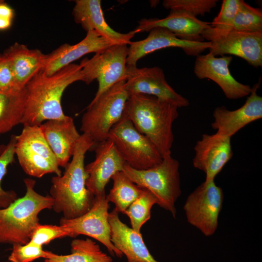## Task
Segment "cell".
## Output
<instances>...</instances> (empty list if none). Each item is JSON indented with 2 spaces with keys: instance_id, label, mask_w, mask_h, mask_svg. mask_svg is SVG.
<instances>
[{
  "instance_id": "obj_20",
  "label": "cell",
  "mask_w": 262,
  "mask_h": 262,
  "mask_svg": "<svg viewBox=\"0 0 262 262\" xmlns=\"http://www.w3.org/2000/svg\"><path fill=\"white\" fill-rule=\"evenodd\" d=\"M115 44L94 31L87 32L86 36L79 43L64 44L47 54L41 71L47 75H52L87 54L96 53Z\"/></svg>"
},
{
  "instance_id": "obj_33",
  "label": "cell",
  "mask_w": 262,
  "mask_h": 262,
  "mask_svg": "<svg viewBox=\"0 0 262 262\" xmlns=\"http://www.w3.org/2000/svg\"><path fill=\"white\" fill-rule=\"evenodd\" d=\"M242 1L223 0L218 15L210 22L211 27L219 31H229Z\"/></svg>"
},
{
  "instance_id": "obj_8",
  "label": "cell",
  "mask_w": 262,
  "mask_h": 262,
  "mask_svg": "<svg viewBox=\"0 0 262 262\" xmlns=\"http://www.w3.org/2000/svg\"><path fill=\"white\" fill-rule=\"evenodd\" d=\"M15 155L23 170L27 175L38 178L62 171L57 159L38 126H23L16 136Z\"/></svg>"
},
{
  "instance_id": "obj_16",
  "label": "cell",
  "mask_w": 262,
  "mask_h": 262,
  "mask_svg": "<svg viewBox=\"0 0 262 262\" xmlns=\"http://www.w3.org/2000/svg\"><path fill=\"white\" fill-rule=\"evenodd\" d=\"M96 144L95 159L85 166L88 175L86 186L94 196L105 194L107 184L126 164L109 139Z\"/></svg>"
},
{
  "instance_id": "obj_4",
  "label": "cell",
  "mask_w": 262,
  "mask_h": 262,
  "mask_svg": "<svg viewBox=\"0 0 262 262\" xmlns=\"http://www.w3.org/2000/svg\"><path fill=\"white\" fill-rule=\"evenodd\" d=\"M26 192L8 206L0 208V244L24 245L40 224L38 215L45 209H51L53 199L34 190L36 181L24 180Z\"/></svg>"
},
{
  "instance_id": "obj_24",
  "label": "cell",
  "mask_w": 262,
  "mask_h": 262,
  "mask_svg": "<svg viewBox=\"0 0 262 262\" xmlns=\"http://www.w3.org/2000/svg\"><path fill=\"white\" fill-rule=\"evenodd\" d=\"M12 68L16 87L21 89L43 67L47 54L38 49H30L16 42L3 53Z\"/></svg>"
},
{
  "instance_id": "obj_9",
  "label": "cell",
  "mask_w": 262,
  "mask_h": 262,
  "mask_svg": "<svg viewBox=\"0 0 262 262\" xmlns=\"http://www.w3.org/2000/svg\"><path fill=\"white\" fill-rule=\"evenodd\" d=\"M127 44H115L97 53L91 58H85L79 64L83 75V82L89 84L95 80L98 88L94 98L105 90L126 80Z\"/></svg>"
},
{
  "instance_id": "obj_32",
  "label": "cell",
  "mask_w": 262,
  "mask_h": 262,
  "mask_svg": "<svg viewBox=\"0 0 262 262\" xmlns=\"http://www.w3.org/2000/svg\"><path fill=\"white\" fill-rule=\"evenodd\" d=\"M12 251L8 257L11 262H32L40 258H49L53 252L44 250L43 246L30 242L22 245H12Z\"/></svg>"
},
{
  "instance_id": "obj_23",
  "label": "cell",
  "mask_w": 262,
  "mask_h": 262,
  "mask_svg": "<svg viewBox=\"0 0 262 262\" xmlns=\"http://www.w3.org/2000/svg\"><path fill=\"white\" fill-rule=\"evenodd\" d=\"M108 221L111 242L126 257L128 262H159L149 252L141 233L123 223L115 209L109 213Z\"/></svg>"
},
{
  "instance_id": "obj_35",
  "label": "cell",
  "mask_w": 262,
  "mask_h": 262,
  "mask_svg": "<svg viewBox=\"0 0 262 262\" xmlns=\"http://www.w3.org/2000/svg\"><path fill=\"white\" fill-rule=\"evenodd\" d=\"M16 90L15 79L9 61L3 53L0 54V92Z\"/></svg>"
},
{
  "instance_id": "obj_28",
  "label": "cell",
  "mask_w": 262,
  "mask_h": 262,
  "mask_svg": "<svg viewBox=\"0 0 262 262\" xmlns=\"http://www.w3.org/2000/svg\"><path fill=\"white\" fill-rule=\"evenodd\" d=\"M155 204H157V199L155 196L143 188L141 195L123 213L129 217L134 231L140 233L142 226L150 218L151 210Z\"/></svg>"
},
{
  "instance_id": "obj_22",
  "label": "cell",
  "mask_w": 262,
  "mask_h": 262,
  "mask_svg": "<svg viewBox=\"0 0 262 262\" xmlns=\"http://www.w3.org/2000/svg\"><path fill=\"white\" fill-rule=\"evenodd\" d=\"M39 127L59 166L65 168L81 136L73 119L67 116L63 119L50 120Z\"/></svg>"
},
{
  "instance_id": "obj_27",
  "label": "cell",
  "mask_w": 262,
  "mask_h": 262,
  "mask_svg": "<svg viewBox=\"0 0 262 262\" xmlns=\"http://www.w3.org/2000/svg\"><path fill=\"white\" fill-rule=\"evenodd\" d=\"M113 187L106 196L107 201L113 203L118 213H123L142 192L143 188L133 183L122 171L112 177Z\"/></svg>"
},
{
  "instance_id": "obj_29",
  "label": "cell",
  "mask_w": 262,
  "mask_h": 262,
  "mask_svg": "<svg viewBox=\"0 0 262 262\" xmlns=\"http://www.w3.org/2000/svg\"><path fill=\"white\" fill-rule=\"evenodd\" d=\"M229 30L247 33L262 32V10L252 7L242 0Z\"/></svg>"
},
{
  "instance_id": "obj_6",
  "label": "cell",
  "mask_w": 262,
  "mask_h": 262,
  "mask_svg": "<svg viewBox=\"0 0 262 262\" xmlns=\"http://www.w3.org/2000/svg\"><path fill=\"white\" fill-rule=\"evenodd\" d=\"M126 81L118 82L94 98L82 117L81 131L95 144L107 139L111 129L123 115L129 97Z\"/></svg>"
},
{
  "instance_id": "obj_19",
  "label": "cell",
  "mask_w": 262,
  "mask_h": 262,
  "mask_svg": "<svg viewBox=\"0 0 262 262\" xmlns=\"http://www.w3.org/2000/svg\"><path fill=\"white\" fill-rule=\"evenodd\" d=\"M211 26L205 22L183 11L171 10L164 18H143L138 21L133 31L135 34L149 32L155 27L166 29L178 38L193 41H204L202 37L204 31Z\"/></svg>"
},
{
  "instance_id": "obj_1",
  "label": "cell",
  "mask_w": 262,
  "mask_h": 262,
  "mask_svg": "<svg viewBox=\"0 0 262 262\" xmlns=\"http://www.w3.org/2000/svg\"><path fill=\"white\" fill-rule=\"evenodd\" d=\"M77 81L83 82L82 68L78 64H70L50 75L39 71L25 86L26 98L21 124L39 126L44 121L66 118L62 97L66 89Z\"/></svg>"
},
{
  "instance_id": "obj_14",
  "label": "cell",
  "mask_w": 262,
  "mask_h": 262,
  "mask_svg": "<svg viewBox=\"0 0 262 262\" xmlns=\"http://www.w3.org/2000/svg\"><path fill=\"white\" fill-rule=\"evenodd\" d=\"M211 47L210 42L182 39L166 29L155 27L149 31V34L146 38L130 43L127 66H136L137 61L141 58L163 49L179 48L182 49L187 55L197 56Z\"/></svg>"
},
{
  "instance_id": "obj_21",
  "label": "cell",
  "mask_w": 262,
  "mask_h": 262,
  "mask_svg": "<svg viewBox=\"0 0 262 262\" xmlns=\"http://www.w3.org/2000/svg\"><path fill=\"white\" fill-rule=\"evenodd\" d=\"M72 15L75 22L86 32L94 31L115 44L129 45L135 34L133 30L121 33L112 29L106 22L100 0H76Z\"/></svg>"
},
{
  "instance_id": "obj_15",
  "label": "cell",
  "mask_w": 262,
  "mask_h": 262,
  "mask_svg": "<svg viewBox=\"0 0 262 262\" xmlns=\"http://www.w3.org/2000/svg\"><path fill=\"white\" fill-rule=\"evenodd\" d=\"M231 56L216 57L212 53L196 56L194 72L199 79H209L221 88L225 96L229 99H237L249 96L252 88L238 82L231 74L229 66Z\"/></svg>"
},
{
  "instance_id": "obj_3",
  "label": "cell",
  "mask_w": 262,
  "mask_h": 262,
  "mask_svg": "<svg viewBox=\"0 0 262 262\" xmlns=\"http://www.w3.org/2000/svg\"><path fill=\"white\" fill-rule=\"evenodd\" d=\"M176 106L154 96H129L124 115L154 145L163 158L171 154L174 142L173 124L179 116Z\"/></svg>"
},
{
  "instance_id": "obj_25",
  "label": "cell",
  "mask_w": 262,
  "mask_h": 262,
  "mask_svg": "<svg viewBox=\"0 0 262 262\" xmlns=\"http://www.w3.org/2000/svg\"><path fill=\"white\" fill-rule=\"evenodd\" d=\"M26 98L25 87L11 92H0V135L21 123Z\"/></svg>"
},
{
  "instance_id": "obj_13",
  "label": "cell",
  "mask_w": 262,
  "mask_h": 262,
  "mask_svg": "<svg viewBox=\"0 0 262 262\" xmlns=\"http://www.w3.org/2000/svg\"><path fill=\"white\" fill-rule=\"evenodd\" d=\"M125 86L129 96L134 94L152 96L178 108L189 105L188 99L168 84L163 69L158 66L138 68L136 66H127Z\"/></svg>"
},
{
  "instance_id": "obj_26",
  "label": "cell",
  "mask_w": 262,
  "mask_h": 262,
  "mask_svg": "<svg viewBox=\"0 0 262 262\" xmlns=\"http://www.w3.org/2000/svg\"><path fill=\"white\" fill-rule=\"evenodd\" d=\"M71 253L58 255L54 253L44 262H113L112 257L103 252L99 246L89 239L72 241Z\"/></svg>"
},
{
  "instance_id": "obj_7",
  "label": "cell",
  "mask_w": 262,
  "mask_h": 262,
  "mask_svg": "<svg viewBox=\"0 0 262 262\" xmlns=\"http://www.w3.org/2000/svg\"><path fill=\"white\" fill-rule=\"evenodd\" d=\"M108 139L114 143L126 163L134 169H147L163 160L154 145L124 114L110 130Z\"/></svg>"
},
{
  "instance_id": "obj_11",
  "label": "cell",
  "mask_w": 262,
  "mask_h": 262,
  "mask_svg": "<svg viewBox=\"0 0 262 262\" xmlns=\"http://www.w3.org/2000/svg\"><path fill=\"white\" fill-rule=\"evenodd\" d=\"M202 37L211 42L209 52L215 56L233 55L254 67L262 66V32L222 31L210 26L204 31Z\"/></svg>"
},
{
  "instance_id": "obj_17",
  "label": "cell",
  "mask_w": 262,
  "mask_h": 262,
  "mask_svg": "<svg viewBox=\"0 0 262 262\" xmlns=\"http://www.w3.org/2000/svg\"><path fill=\"white\" fill-rule=\"evenodd\" d=\"M194 150L193 166L205 173V180H214L233 156L231 137L217 132L203 134Z\"/></svg>"
},
{
  "instance_id": "obj_5",
  "label": "cell",
  "mask_w": 262,
  "mask_h": 262,
  "mask_svg": "<svg viewBox=\"0 0 262 262\" xmlns=\"http://www.w3.org/2000/svg\"><path fill=\"white\" fill-rule=\"evenodd\" d=\"M179 169V161L170 154L149 168L137 170L126 164L122 171L136 185L152 193L157 199V204L175 218L176 202L181 194Z\"/></svg>"
},
{
  "instance_id": "obj_31",
  "label": "cell",
  "mask_w": 262,
  "mask_h": 262,
  "mask_svg": "<svg viewBox=\"0 0 262 262\" xmlns=\"http://www.w3.org/2000/svg\"><path fill=\"white\" fill-rule=\"evenodd\" d=\"M218 1L217 0H164L163 5L170 10L183 11L196 16L210 12Z\"/></svg>"
},
{
  "instance_id": "obj_36",
  "label": "cell",
  "mask_w": 262,
  "mask_h": 262,
  "mask_svg": "<svg viewBox=\"0 0 262 262\" xmlns=\"http://www.w3.org/2000/svg\"><path fill=\"white\" fill-rule=\"evenodd\" d=\"M14 16L13 9L4 0L0 3V30L9 29Z\"/></svg>"
},
{
  "instance_id": "obj_2",
  "label": "cell",
  "mask_w": 262,
  "mask_h": 262,
  "mask_svg": "<svg viewBox=\"0 0 262 262\" xmlns=\"http://www.w3.org/2000/svg\"><path fill=\"white\" fill-rule=\"evenodd\" d=\"M95 145L86 134L82 133L77 143L72 160L61 176L52 178L50 196L52 209L61 213L63 218L72 219L86 213L92 208L95 196L86 186L88 175L85 170V154Z\"/></svg>"
},
{
  "instance_id": "obj_12",
  "label": "cell",
  "mask_w": 262,
  "mask_h": 262,
  "mask_svg": "<svg viewBox=\"0 0 262 262\" xmlns=\"http://www.w3.org/2000/svg\"><path fill=\"white\" fill-rule=\"evenodd\" d=\"M106 194L95 196L92 208L85 214L72 219L62 218L60 225L65 228L70 237L84 235L100 242L113 256L121 258L123 254L111 240V229L108 221L110 208Z\"/></svg>"
},
{
  "instance_id": "obj_18",
  "label": "cell",
  "mask_w": 262,
  "mask_h": 262,
  "mask_svg": "<svg viewBox=\"0 0 262 262\" xmlns=\"http://www.w3.org/2000/svg\"><path fill=\"white\" fill-rule=\"evenodd\" d=\"M260 84L254 85L246 102L239 108L230 111L220 106L214 109L211 126L216 132L231 137L247 124L262 118V98L257 93Z\"/></svg>"
},
{
  "instance_id": "obj_34",
  "label": "cell",
  "mask_w": 262,
  "mask_h": 262,
  "mask_svg": "<svg viewBox=\"0 0 262 262\" xmlns=\"http://www.w3.org/2000/svg\"><path fill=\"white\" fill-rule=\"evenodd\" d=\"M65 237H69V233L62 226L39 224L33 232L29 242L43 246L56 239Z\"/></svg>"
},
{
  "instance_id": "obj_10",
  "label": "cell",
  "mask_w": 262,
  "mask_h": 262,
  "mask_svg": "<svg viewBox=\"0 0 262 262\" xmlns=\"http://www.w3.org/2000/svg\"><path fill=\"white\" fill-rule=\"evenodd\" d=\"M224 193L214 180H205L188 196L183 210L188 222L205 236L213 235L218 226Z\"/></svg>"
},
{
  "instance_id": "obj_30",
  "label": "cell",
  "mask_w": 262,
  "mask_h": 262,
  "mask_svg": "<svg viewBox=\"0 0 262 262\" xmlns=\"http://www.w3.org/2000/svg\"><path fill=\"white\" fill-rule=\"evenodd\" d=\"M16 135H11L8 144L0 149V208H4L16 200L17 194L13 190L5 191L1 181L7 174L8 166L15 160Z\"/></svg>"
},
{
  "instance_id": "obj_37",
  "label": "cell",
  "mask_w": 262,
  "mask_h": 262,
  "mask_svg": "<svg viewBox=\"0 0 262 262\" xmlns=\"http://www.w3.org/2000/svg\"><path fill=\"white\" fill-rule=\"evenodd\" d=\"M3 0H0V3H1V2H2Z\"/></svg>"
}]
</instances>
